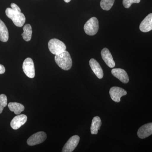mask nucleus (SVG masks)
<instances>
[{
	"instance_id": "f257e3e1",
	"label": "nucleus",
	"mask_w": 152,
	"mask_h": 152,
	"mask_svg": "<svg viewBox=\"0 0 152 152\" xmlns=\"http://www.w3.org/2000/svg\"><path fill=\"white\" fill-rule=\"evenodd\" d=\"M55 60L57 65L64 70H69L72 68V58L69 53L67 51L56 55Z\"/></svg>"
},
{
	"instance_id": "f03ea898",
	"label": "nucleus",
	"mask_w": 152,
	"mask_h": 152,
	"mask_svg": "<svg viewBox=\"0 0 152 152\" xmlns=\"http://www.w3.org/2000/svg\"><path fill=\"white\" fill-rule=\"evenodd\" d=\"M6 14L8 18L12 20L16 26L21 27L24 24L26 17L21 12H17L10 8H8L6 10Z\"/></svg>"
},
{
	"instance_id": "7ed1b4c3",
	"label": "nucleus",
	"mask_w": 152,
	"mask_h": 152,
	"mask_svg": "<svg viewBox=\"0 0 152 152\" xmlns=\"http://www.w3.org/2000/svg\"><path fill=\"white\" fill-rule=\"evenodd\" d=\"M48 48L52 54L56 55L65 51L66 47L62 41L57 39H53L49 42Z\"/></svg>"
},
{
	"instance_id": "20e7f679",
	"label": "nucleus",
	"mask_w": 152,
	"mask_h": 152,
	"mask_svg": "<svg viewBox=\"0 0 152 152\" xmlns=\"http://www.w3.org/2000/svg\"><path fill=\"white\" fill-rule=\"evenodd\" d=\"M99 28V21L96 17H92L87 21L84 27L85 33L89 36H94L96 34Z\"/></svg>"
},
{
	"instance_id": "39448f33",
	"label": "nucleus",
	"mask_w": 152,
	"mask_h": 152,
	"mask_svg": "<svg viewBox=\"0 0 152 152\" xmlns=\"http://www.w3.org/2000/svg\"><path fill=\"white\" fill-rule=\"evenodd\" d=\"M23 69L26 75L30 78H34L35 75L34 65L31 58H28L24 61Z\"/></svg>"
},
{
	"instance_id": "423d86ee",
	"label": "nucleus",
	"mask_w": 152,
	"mask_h": 152,
	"mask_svg": "<svg viewBox=\"0 0 152 152\" xmlns=\"http://www.w3.org/2000/svg\"><path fill=\"white\" fill-rule=\"evenodd\" d=\"M47 139V134L45 132H39L34 134L28 139L27 142L28 145L34 146L42 143Z\"/></svg>"
},
{
	"instance_id": "0eeeda50",
	"label": "nucleus",
	"mask_w": 152,
	"mask_h": 152,
	"mask_svg": "<svg viewBox=\"0 0 152 152\" xmlns=\"http://www.w3.org/2000/svg\"><path fill=\"white\" fill-rule=\"evenodd\" d=\"M110 94L112 99L116 102H120L121 98L127 94V92L122 88L113 87L110 90Z\"/></svg>"
},
{
	"instance_id": "6e6552de",
	"label": "nucleus",
	"mask_w": 152,
	"mask_h": 152,
	"mask_svg": "<svg viewBox=\"0 0 152 152\" xmlns=\"http://www.w3.org/2000/svg\"><path fill=\"white\" fill-rule=\"evenodd\" d=\"M80 138L79 136L75 135L71 137L68 140L64 146L62 152H72L73 151L80 142Z\"/></svg>"
},
{
	"instance_id": "1a4fd4ad",
	"label": "nucleus",
	"mask_w": 152,
	"mask_h": 152,
	"mask_svg": "<svg viewBox=\"0 0 152 152\" xmlns=\"http://www.w3.org/2000/svg\"><path fill=\"white\" fill-rule=\"evenodd\" d=\"M27 121V117L24 114L18 115L14 117L11 121L10 126L14 130L18 129L19 128L25 124Z\"/></svg>"
},
{
	"instance_id": "9d476101",
	"label": "nucleus",
	"mask_w": 152,
	"mask_h": 152,
	"mask_svg": "<svg viewBox=\"0 0 152 152\" xmlns=\"http://www.w3.org/2000/svg\"><path fill=\"white\" fill-rule=\"evenodd\" d=\"M112 75L119 80L124 83H127L129 82V77L126 71L123 69L117 68L112 70Z\"/></svg>"
},
{
	"instance_id": "9b49d317",
	"label": "nucleus",
	"mask_w": 152,
	"mask_h": 152,
	"mask_svg": "<svg viewBox=\"0 0 152 152\" xmlns=\"http://www.w3.org/2000/svg\"><path fill=\"white\" fill-rule=\"evenodd\" d=\"M152 134V123H148L142 126L137 132L140 138L145 139Z\"/></svg>"
},
{
	"instance_id": "f8f14e48",
	"label": "nucleus",
	"mask_w": 152,
	"mask_h": 152,
	"mask_svg": "<svg viewBox=\"0 0 152 152\" xmlns=\"http://www.w3.org/2000/svg\"><path fill=\"white\" fill-rule=\"evenodd\" d=\"M101 56L104 61L109 67L113 68L115 66V63L110 52L107 48H104L101 51Z\"/></svg>"
},
{
	"instance_id": "ddd939ff",
	"label": "nucleus",
	"mask_w": 152,
	"mask_h": 152,
	"mask_svg": "<svg viewBox=\"0 0 152 152\" xmlns=\"http://www.w3.org/2000/svg\"><path fill=\"white\" fill-rule=\"evenodd\" d=\"M89 64L91 69L98 78H102L104 76L103 71L97 61L94 58L91 59L90 60Z\"/></svg>"
},
{
	"instance_id": "4468645a",
	"label": "nucleus",
	"mask_w": 152,
	"mask_h": 152,
	"mask_svg": "<svg viewBox=\"0 0 152 152\" xmlns=\"http://www.w3.org/2000/svg\"><path fill=\"white\" fill-rule=\"evenodd\" d=\"M140 29L142 32H148L152 30V13L149 14L142 21Z\"/></svg>"
},
{
	"instance_id": "2eb2a0df",
	"label": "nucleus",
	"mask_w": 152,
	"mask_h": 152,
	"mask_svg": "<svg viewBox=\"0 0 152 152\" xmlns=\"http://www.w3.org/2000/svg\"><path fill=\"white\" fill-rule=\"evenodd\" d=\"M8 39V30L4 23L0 19V41L5 42Z\"/></svg>"
},
{
	"instance_id": "dca6fc26",
	"label": "nucleus",
	"mask_w": 152,
	"mask_h": 152,
	"mask_svg": "<svg viewBox=\"0 0 152 152\" xmlns=\"http://www.w3.org/2000/svg\"><path fill=\"white\" fill-rule=\"evenodd\" d=\"M102 121L100 117L96 116L93 118L91 127V133L92 134H97L98 130L100 129Z\"/></svg>"
},
{
	"instance_id": "f3484780",
	"label": "nucleus",
	"mask_w": 152,
	"mask_h": 152,
	"mask_svg": "<svg viewBox=\"0 0 152 152\" xmlns=\"http://www.w3.org/2000/svg\"><path fill=\"white\" fill-rule=\"evenodd\" d=\"M8 107L11 111L14 112L16 115H18L25 110L24 106L21 104L17 102H10Z\"/></svg>"
},
{
	"instance_id": "a211bd4d",
	"label": "nucleus",
	"mask_w": 152,
	"mask_h": 152,
	"mask_svg": "<svg viewBox=\"0 0 152 152\" xmlns=\"http://www.w3.org/2000/svg\"><path fill=\"white\" fill-rule=\"evenodd\" d=\"M23 33L22 34L23 39L26 42H29L31 39L32 34V29L31 26L29 24L25 25L23 28Z\"/></svg>"
},
{
	"instance_id": "6ab92c4d",
	"label": "nucleus",
	"mask_w": 152,
	"mask_h": 152,
	"mask_svg": "<svg viewBox=\"0 0 152 152\" xmlns=\"http://www.w3.org/2000/svg\"><path fill=\"white\" fill-rule=\"evenodd\" d=\"M115 0H101L100 6L104 10H110L113 5Z\"/></svg>"
},
{
	"instance_id": "aec40b11",
	"label": "nucleus",
	"mask_w": 152,
	"mask_h": 152,
	"mask_svg": "<svg viewBox=\"0 0 152 152\" xmlns=\"http://www.w3.org/2000/svg\"><path fill=\"white\" fill-rule=\"evenodd\" d=\"M7 104V99L4 94L0 95V114L2 113L4 108Z\"/></svg>"
},
{
	"instance_id": "412c9836",
	"label": "nucleus",
	"mask_w": 152,
	"mask_h": 152,
	"mask_svg": "<svg viewBox=\"0 0 152 152\" xmlns=\"http://www.w3.org/2000/svg\"><path fill=\"white\" fill-rule=\"evenodd\" d=\"M140 0H123V5L126 8H129L134 3H139Z\"/></svg>"
},
{
	"instance_id": "4be33fe9",
	"label": "nucleus",
	"mask_w": 152,
	"mask_h": 152,
	"mask_svg": "<svg viewBox=\"0 0 152 152\" xmlns=\"http://www.w3.org/2000/svg\"><path fill=\"white\" fill-rule=\"evenodd\" d=\"M11 7H12V9L14 10V11L21 12L20 9L16 4H14V3H12V4H11Z\"/></svg>"
},
{
	"instance_id": "5701e85b",
	"label": "nucleus",
	"mask_w": 152,
	"mask_h": 152,
	"mask_svg": "<svg viewBox=\"0 0 152 152\" xmlns=\"http://www.w3.org/2000/svg\"><path fill=\"white\" fill-rule=\"evenodd\" d=\"M5 68L2 65L0 64V74H3L5 72Z\"/></svg>"
},
{
	"instance_id": "b1692460",
	"label": "nucleus",
	"mask_w": 152,
	"mask_h": 152,
	"mask_svg": "<svg viewBox=\"0 0 152 152\" xmlns=\"http://www.w3.org/2000/svg\"><path fill=\"white\" fill-rule=\"evenodd\" d=\"M71 0H64V1L66 3H69V2Z\"/></svg>"
}]
</instances>
